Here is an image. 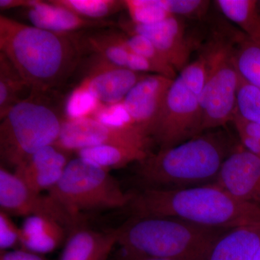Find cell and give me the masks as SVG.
Instances as JSON below:
<instances>
[{"label":"cell","mask_w":260,"mask_h":260,"mask_svg":"<svg viewBox=\"0 0 260 260\" xmlns=\"http://www.w3.org/2000/svg\"><path fill=\"white\" fill-rule=\"evenodd\" d=\"M129 207L134 216L169 217L211 229L260 223L259 205L237 199L215 182L180 189L146 188L134 194Z\"/></svg>","instance_id":"obj_2"},{"label":"cell","mask_w":260,"mask_h":260,"mask_svg":"<svg viewBox=\"0 0 260 260\" xmlns=\"http://www.w3.org/2000/svg\"><path fill=\"white\" fill-rule=\"evenodd\" d=\"M205 61L200 54L173 80L152 132L160 149L175 146L200 134Z\"/></svg>","instance_id":"obj_7"},{"label":"cell","mask_w":260,"mask_h":260,"mask_svg":"<svg viewBox=\"0 0 260 260\" xmlns=\"http://www.w3.org/2000/svg\"><path fill=\"white\" fill-rule=\"evenodd\" d=\"M30 0H0V9L8 10L13 8H23L28 6Z\"/></svg>","instance_id":"obj_34"},{"label":"cell","mask_w":260,"mask_h":260,"mask_svg":"<svg viewBox=\"0 0 260 260\" xmlns=\"http://www.w3.org/2000/svg\"><path fill=\"white\" fill-rule=\"evenodd\" d=\"M173 80L161 75L146 74L123 101L136 125L150 138Z\"/></svg>","instance_id":"obj_13"},{"label":"cell","mask_w":260,"mask_h":260,"mask_svg":"<svg viewBox=\"0 0 260 260\" xmlns=\"http://www.w3.org/2000/svg\"><path fill=\"white\" fill-rule=\"evenodd\" d=\"M67 229L48 217H26L20 226V248L41 255L52 252L66 242Z\"/></svg>","instance_id":"obj_19"},{"label":"cell","mask_w":260,"mask_h":260,"mask_svg":"<svg viewBox=\"0 0 260 260\" xmlns=\"http://www.w3.org/2000/svg\"><path fill=\"white\" fill-rule=\"evenodd\" d=\"M49 93L32 92L11 108L0 124V155L14 171L41 149L55 144L64 119L49 101Z\"/></svg>","instance_id":"obj_5"},{"label":"cell","mask_w":260,"mask_h":260,"mask_svg":"<svg viewBox=\"0 0 260 260\" xmlns=\"http://www.w3.org/2000/svg\"><path fill=\"white\" fill-rule=\"evenodd\" d=\"M200 54L205 61L200 134L232 123L237 112L240 75L235 61L238 30H214Z\"/></svg>","instance_id":"obj_6"},{"label":"cell","mask_w":260,"mask_h":260,"mask_svg":"<svg viewBox=\"0 0 260 260\" xmlns=\"http://www.w3.org/2000/svg\"><path fill=\"white\" fill-rule=\"evenodd\" d=\"M31 89L8 57L0 52V119L12 107L28 99Z\"/></svg>","instance_id":"obj_22"},{"label":"cell","mask_w":260,"mask_h":260,"mask_svg":"<svg viewBox=\"0 0 260 260\" xmlns=\"http://www.w3.org/2000/svg\"><path fill=\"white\" fill-rule=\"evenodd\" d=\"M252 260H260V246L259 249L256 251L255 256H254Z\"/></svg>","instance_id":"obj_36"},{"label":"cell","mask_w":260,"mask_h":260,"mask_svg":"<svg viewBox=\"0 0 260 260\" xmlns=\"http://www.w3.org/2000/svg\"><path fill=\"white\" fill-rule=\"evenodd\" d=\"M133 260H174L170 259H165V258H151V257H145V258H138V259H135Z\"/></svg>","instance_id":"obj_35"},{"label":"cell","mask_w":260,"mask_h":260,"mask_svg":"<svg viewBox=\"0 0 260 260\" xmlns=\"http://www.w3.org/2000/svg\"><path fill=\"white\" fill-rule=\"evenodd\" d=\"M215 183L237 199L260 206V158L237 143Z\"/></svg>","instance_id":"obj_12"},{"label":"cell","mask_w":260,"mask_h":260,"mask_svg":"<svg viewBox=\"0 0 260 260\" xmlns=\"http://www.w3.org/2000/svg\"><path fill=\"white\" fill-rule=\"evenodd\" d=\"M236 143L220 129L210 130L175 146L150 153L137 174L147 188L180 189L215 182Z\"/></svg>","instance_id":"obj_3"},{"label":"cell","mask_w":260,"mask_h":260,"mask_svg":"<svg viewBox=\"0 0 260 260\" xmlns=\"http://www.w3.org/2000/svg\"><path fill=\"white\" fill-rule=\"evenodd\" d=\"M160 3L172 16L194 20L204 18L211 4L208 0H160Z\"/></svg>","instance_id":"obj_30"},{"label":"cell","mask_w":260,"mask_h":260,"mask_svg":"<svg viewBox=\"0 0 260 260\" xmlns=\"http://www.w3.org/2000/svg\"><path fill=\"white\" fill-rule=\"evenodd\" d=\"M116 230L117 245L126 260H204L215 239L227 229L199 226L169 217L134 216Z\"/></svg>","instance_id":"obj_4"},{"label":"cell","mask_w":260,"mask_h":260,"mask_svg":"<svg viewBox=\"0 0 260 260\" xmlns=\"http://www.w3.org/2000/svg\"><path fill=\"white\" fill-rule=\"evenodd\" d=\"M237 113L246 120L260 125V90L239 78Z\"/></svg>","instance_id":"obj_28"},{"label":"cell","mask_w":260,"mask_h":260,"mask_svg":"<svg viewBox=\"0 0 260 260\" xmlns=\"http://www.w3.org/2000/svg\"><path fill=\"white\" fill-rule=\"evenodd\" d=\"M69 153L56 144L49 145L32 154L14 172L32 190L48 193L62 177Z\"/></svg>","instance_id":"obj_15"},{"label":"cell","mask_w":260,"mask_h":260,"mask_svg":"<svg viewBox=\"0 0 260 260\" xmlns=\"http://www.w3.org/2000/svg\"><path fill=\"white\" fill-rule=\"evenodd\" d=\"M0 260H47L43 255L19 248L13 250L2 251Z\"/></svg>","instance_id":"obj_33"},{"label":"cell","mask_w":260,"mask_h":260,"mask_svg":"<svg viewBox=\"0 0 260 260\" xmlns=\"http://www.w3.org/2000/svg\"><path fill=\"white\" fill-rule=\"evenodd\" d=\"M20 248V227L11 216L0 210V250H13Z\"/></svg>","instance_id":"obj_32"},{"label":"cell","mask_w":260,"mask_h":260,"mask_svg":"<svg viewBox=\"0 0 260 260\" xmlns=\"http://www.w3.org/2000/svg\"><path fill=\"white\" fill-rule=\"evenodd\" d=\"M74 34L49 31L1 15L0 52L32 92L51 93L73 75L83 58Z\"/></svg>","instance_id":"obj_1"},{"label":"cell","mask_w":260,"mask_h":260,"mask_svg":"<svg viewBox=\"0 0 260 260\" xmlns=\"http://www.w3.org/2000/svg\"><path fill=\"white\" fill-rule=\"evenodd\" d=\"M51 2L82 18L94 20H106L110 15L125 9L124 0H51Z\"/></svg>","instance_id":"obj_25"},{"label":"cell","mask_w":260,"mask_h":260,"mask_svg":"<svg viewBox=\"0 0 260 260\" xmlns=\"http://www.w3.org/2000/svg\"><path fill=\"white\" fill-rule=\"evenodd\" d=\"M0 210L10 216H39L54 219L73 230L84 219L76 218L50 194L32 190L15 174L0 168Z\"/></svg>","instance_id":"obj_9"},{"label":"cell","mask_w":260,"mask_h":260,"mask_svg":"<svg viewBox=\"0 0 260 260\" xmlns=\"http://www.w3.org/2000/svg\"><path fill=\"white\" fill-rule=\"evenodd\" d=\"M91 117L103 124L116 129L142 130L135 124L123 102L111 105L102 104Z\"/></svg>","instance_id":"obj_29"},{"label":"cell","mask_w":260,"mask_h":260,"mask_svg":"<svg viewBox=\"0 0 260 260\" xmlns=\"http://www.w3.org/2000/svg\"><path fill=\"white\" fill-rule=\"evenodd\" d=\"M129 20L140 25H151L171 18L160 0H124Z\"/></svg>","instance_id":"obj_27"},{"label":"cell","mask_w":260,"mask_h":260,"mask_svg":"<svg viewBox=\"0 0 260 260\" xmlns=\"http://www.w3.org/2000/svg\"><path fill=\"white\" fill-rule=\"evenodd\" d=\"M232 123L237 131L239 143L260 158V125L246 120L237 112Z\"/></svg>","instance_id":"obj_31"},{"label":"cell","mask_w":260,"mask_h":260,"mask_svg":"<svg viewBox=\"0 0 260 260\" xmlns=\"http://www.w3.org/2000/svg\"><path fill=\"white\" fill-rule=\"evenodd\" d=\"M150 137L138 129H116L92 117L64 119L55 144L66 151L76 152L99 145H122L150 148Z\"/></svg>","instance_id":"obj_10"},{"label":"cell","mask_w":260,"mask_h":260,"mask_svg":"<svg viewBox=\"0 0 260 260\" xmlns=\"http://www.w3.org/2000/svg\"><path fill=\"white\" fill-rule=\"evenodd\" d=\"M235 61L241 78L260 90V44L239 30L236 42Z\"/></svg>","instance_id":"obj_23"},{"label":"cell","mask_w":260,"mask_h":260,"mask_svg":"<svg viewBox=\"0 0 260 260\" xmlns=\"http://www.w3.org/2000/svg\"><path fill=\"white\" fill-rule=\"evenodd\" d=\"M78 157L107 171L139 162L150 153L149 149L132 145H99L76 152Z\"/></svg>","instance_id":"obj_20"},{"label":"cell","mask_w":260,"mask_h":260,"mask_svg":"<svg viewBox=\"0 0 260 260\" xmlns=\"http://www.w3.org/2000/svg\"><path fill=\"white\" fill-rule=\"evenodd\" d=\"M117 230H93L78 226L71 231L59 260H107L117 245Z\"/></svg>","instance_id":"obj_17"},{"label":"cell","mask_w":260,"mask_h":260,"mask_svg":"<svg viewBox=\"0 0 260 260\" xmlns=\"http://www.w3.org/2000/svg\"><path fill=\"white\" fill-rule=\"evenodd\" d=\"M121 30H129L147 38L165 56L173 68L180 73L190 63L194 49L183 19L171 17L151 25H140L123 19L116 25Z\"/></svg>","instance_id":"obj_11"},{"label":"cell","mask_w":260,"mask_h":260,"mask_svg":"<svg viewBox=\"0 0 260 260\" xmlns=\"http://www.w3.org/2000/svg\"><path fill=\"white\" fill-rule=\"evenodd\" d=\"M214 3L228 20L239 26L249 39L260 44L259 1L216 0Z\"/></svg>","instance_id":"obj_21"},{"label":"cell","mask_w":260,"mask_h":260,"mask_svg":"<svg viewBox=\"0 0 260 260\" xmlns=\"http://www.w3.org/2000/svg\"><path fill=\"white\" fill-rule=\"evenodd\" d=\"M260 246V223L227 229L212 244L204 260H252Z\"/></svg>","instance_id":"obj_18"},{"label":"cell","mask_w":260,"mask_h":260,"mask_svg":"<svg viewBox=\"0 0 260 260\" xmlns=\"http://www.w3.org/2000/svg\"><path fill=\"white\" fill-rule=\"evenodd\" d=\"M120 30L121 42L129 50L148 59L155 69L157 74L174 79L177 76V71L169 64L165 56L157 49L153 43L147 38L131 30Z\"/></svg>","instance_id":"obj_24"},{"label":"cell","mask_w":260,"mask_h":260,"mask_svg":"<svg viewBox=\"0 0 260 260\" xmlns=\"http://www.w3.org/2000/svg\"><path fill=\"white\" fill-rule=\"evenodd\" d=\"M102 105L86 83L82 80L67 98L64 104L65 119L91 117Z\"/></svg>","instance_id":"obj_26"},{"label":"cell","mask_w":260,"mask_h":260,"mask_svg":"<svg viewBox=\"0 0 260 260\" xmlns=\"http://www.w3.org/2000/svg\"><path fill=\"white\" fill-rule=\"evenodd\" d=\"M27 18L32 26L58 34H70L90 30L110 28L116 24L109 20H94L82 18L73 12L50 1L30 0Z\"/></svg>","instance_id":"obj_16"},{"label":"cell","mask_w":260,"mask_h":260,"mask_svg":"<svg viewBox=\"0 0 260 260\" xmlns=\"http://www.w3.org/2000/svg\"><path fill=\"white\" fill-rule=\"evenodd\" d=\"M89 61L83 81L104 105L122 102L135 84L146 75L114 66L94 56Z\"/></svg>","instance_id":"obj_14"},{"label":"cell","mask_w":260,"mask_h":260,"mask_svg":"<svg viewBox=\"0 0 260 260\" xmlns=\"http://www.w3.org/2000/svg\"><path fill=\"white\" fill-rule=\"evenodd\" d=\"M76 218L85 212L129 206L134 194L125 192L109 171L78 157L65 168L60 180L48 192Z\"/></svg>","instance_id":"obj_8"}]
</instances>
